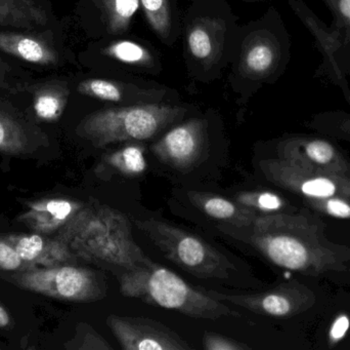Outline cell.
Wrapping results in <instances>:
<instances>
[{
	"mask_svg": "<svg viewBox=\"0 0 350 350\" xmlns=\"http://www.w3.org/2000/svg\"><path fill=\"white\" fill-rule=\"evenodd\" d=\"M249 228L251 246L281 268L312 277L347 271L349 253L323 238L324 224L316 218L267 214Z\"/></svg>",
	"mask_w": 350,
	"mask_h": 350,
	"instance_id": "1",
	"label": "cell"
},
{
	"mask_svg": "<svg viewBox=\"0 0 350 350\" xmlns=\"http://www.w3.org/2000/svg\"><path fill=\"white\" fill-rule=\"evenodd\" d=\"M55 238L80 259L126 269L152 263L133 240L127 216L108 205H86L57 232Z\"/></svg>",
	"mask_w": 350,
	"mask_h": 350,
	"instance_id": "2",
	"label": "cell"
},
{
	"mask_svg": "<svg viewBox=\"0 0 350 350\" xmlns=\"http://www.w3.org/2000/svg\"><path fill=\"white\" fill-rule=\"evenodd\" d=\"M119 282L124 297L135 298L191 318L214 321L226 316H240L239 312L226 304L204 291L193 289L178 275L154 262L147 266L126 269Z\"/></svg>",
	"mask_w": 350,
	"mask_h": 350,
	"instance_id": "3",
	"label": "cell"
},
{
	"mask_svg": "<svg viewBox=\"0 0 350 350\" xmlns=\"http://www.w3.org/2000/svg\"><path fill=\"white\" fill-rule=\"evenodd\" d=\"M183 113L178 107L157 104L106 109L85 117L77 133L96 147L131 140L143 141L154 137Z\"/></svg>",
	"mask_w": 350,
	"mask_h": 350,
	"instance_id": "4",
	"label": "cell"
},
{
	"mask_svg": "<svg viewBox=\"0 0 350 350\" xmlns=\"http://www.w3.org/2000/svg\"><path fill=\"white\" fill-rule=\"evenodd\" d=\"M137 227L177 266L201 279L230 277L234 266L197 236L155 219L135 220Z\"/></svg>",
	"mask_w": 350,
	"mask_h": 350,
	"instance_id": "5",
	"label": "cell"
},
{
	"mask_svg": "<svg viewBox=\"0 0 350 350\" xmlns=\"http://www.w3.org/2000/svg\"><path fill=\"white\" fill-rule=\"evenodd\" d=\"M16 287L63 301H100L107 296V287L96 271L76 264L18 271L6 277Z\"/></svg>",
	"mask_w": 350,
	"mask_h": 350,
	"instance_id": "6",
	"label": "cell"
},
{
	"mask_svg": "<svg viewBox=\"0 0 350 350\" xmlns=\"http://www.w3.org/2000/svg\"><path fill=\"white\" fill-rule=\"evenodd\" d=\"M258 164L267 180L302 197L304 203L332 197L350 199L347 177L302 168L278 158L260 160Z\"/></svg>",
	"mask_w": 350,
	"mask_h": 350,
	"instance_id": "7",
	"label": "cell"
},
{
	"mask_svg": "<svg viewBox=\"0 0 350 350\" xmlns=\"http://www.w3.org/2000/svg\"><path fill=\"white\" fill-rule=\"evenodd\" d=\"M298 18L312 33L317 47L323 55V62L314 77H326L342 90L345 101L350 106V88L347 73L350 72V45L341 35L327 26L302 0H288Z\"/></svg>",
	"mask_w": 350,
	"mask_h": 350,
	"instance_id": "8",
	"label": "cell"
},
{
	"mask_svg": "<svg viewBox=\"0 0 350 350\" xmlns=\"http://www.w3.org/2000/svg\"><path fill=\"white\" fill-rule=\"evenodd\" d=\"M204 292L218 301L228 302L254 314L271 318H292L310 310L316 302V298L310 290L296 284H282L262 293Z\"/></svg>",
	"mask_w": 350,
	"mask_h": 350,
	"instance_id": "9",
	"label": "cell"
},
{
	"mask_svg": "<svg viewBox=\"0 0 350 350\" xmlns=\"http://www.w3.org/2000/svg\"><path fill=\"white\" fill-rule=\"evenodd\" d=\"M278 158L290 164L350 178V162L332 142L316 136L294 135L279 142Z\"/></svg>",
	"mask_w": 350,
	"mask_h": 350,
	"instance_id": "10",
	"label": "cell"
},
{
	"mask_svg": "<svg viewBox=\"0 0 350 350\" xmlns=\"http://www.w3.org/2000/svg\"><path fill=\"white\" fill-rule=\"evenodd\" d=\"M107 325L125 350H189L193 349L172 329L156 321L111 314Z\"/></svg>",
	"mask_w": 350,
	"mask_h": 350,
	"instance_id": "11",
	"label": "cell"
},
{
	"mask_svg": "<svg viewBox=\"0 0 350 350\" xmlns=\"http://www.w3.org/2000/svg\"><path fill=\"white\" fill-rule=\"evenodd\" d=\"M0 53L42 69L55 68L62 60L51 29L43 31L0 29Z\"/></svg>",
	"mask_w": 350,
	"mask_h": 350,
	"instance_id": "12",
	"label": "cell"
},
{
	"mask_svg": "<svg viewBox=\"0 0 350 350\" xmlns=\"http://www.w3.org/2000/svg\"><path fill=\"white\" fill-rule=\"evenodd\" d=\"M203 146V121L193 119L168 132L152 146V151L164 164L183 171L199 160Z\"/></svg>",
	"mask_w": 350,
	"mask_h": 350,
	"instance_id": "13",
	"label": "cell"
},
{
	"mask_svg": "<svg viewBox=\"0 0 350 350\" xmlns=\"http://www.w3.org/2000/svg\"><path fill=\"white\" fill-rule=\"evenodd\" d=\"M4 238L14 247L25 262L37 267H53L57 265L77 264L76 256L69 247L59 238H49L44 234H8Z\"/></svg>",
	"mask_w": 350,
	"mask_h": 350,
	"instance_id": "14",
	"label": "cell"
},
{
	"mask_svg": "<svg viewBox=\"0 0 350 350\" xmlns=\"http://www.w3.org/2000/svg\"><path fill=\"white\" fill-rule=\"evenodd\" d=\"M0 90V153L22 154L30 149L42 133L6 98Z\"/></svg>",
	"mask_w": 350,
	"mask_h": 350,
	"instance_id": "15",
	"label": "cell"
},
{
	"mask_svg": "<svg viewBox=\"0 0 350 350\" xmlns=\"http://www.w3.org/2000/svg\"><path fill=\"white\" fill-rule=\"evenodd\" d=\"M85 205L73 199H41L28 203V209L18 216V221L36 234L49 236L59 232Z\"/></svg>",
	"mask_w": 350,
	"mask_h": 350,
	"instance_id": "16",
	"label": "cell"
},
{
	"mask_svg": "<svg viewBox=\"0 0 350 350\" xmlns=\"http://www.w3.org/2000/svg\"><path fill=\"white\" fill-rule=\"evenodd\" d=\"M25 92L32 96L33 113L41 121H57L69 97L67 84L59 79H34Z\"/></svg>",
	"mask_w": 350,
	"mask_h": 350,
	"instance_id": "17",
	"label": "cell"
},
{
	"mask_svg": "<svg viewBox=\"0 0 350 350\" xmlns=\"http://www.w3.org/2000/svg\"><path fill=\"white\" fill-rule=\"evenodd\" d=\"M191 203L204 214L238 227H251L259 214L213 193L189 192Z\"/></svg>",
	"mask_w": 350,
	"mask_h": 350,
	"instance_id": "18",
	"label": "cell"
},
{
	"mask_svg": "<svg viewBox=\"0 0 350 350\" xmlns=\"http://www.w3.org/2000/svg\"><path fill=\"white\" fill-rule=\"evenodd\" d=\"M49 10L23 0H0V29L43 31L49 29Z\"/></svg>",
	"mask_w": 350,
	"mask_h": 350,
	"instance_id": "19",
	"label": "cell"
},
{
	"mask_svg": "<svg viewBox=\"0 0 350 350\" xmlns=\"http://www.w3.org/2000/svg\"><path fill=\"white\" fill-rule=\"evenodd\" d=\"M287 51L285 42H281L275 35L261 37L247 53V69L258 76L271 75L281 67Z\"/></svg>",
	"mask_w": 350,
	"mask_h": 350,
	"instance_id": "20",
	"label": "cell"
},
{
	"mask_svg": "<svg viewBox=\"0 0 350 350\" xmlns=\"http://www.w3.org/2000/svg\"><path fill=\"white\" fill-rule=\"evenodd\" d=\"M234 201L257 214L288 213L287 201L271 191H243L234 195Z\"/></svg>",
	"mask_w": 350,
	"mask_h": 350,
	"instance_id": "21",
	"label": "cell"
},
{
	"mask_svg": "<svg viewBox=\"0 0 350 350\" xmlns=\"http://www.w3.org/2000/svg\"><path fill=\"white\" fill-rule=\"evenodd\" d=\"M0 53V90L16 96L24 94L27 86L35 79L29 70Z\"/></svg>",
	"mask_w": 350,
	"mask_h": 350,
	"instance_id": "22",
	"label": "cell"
},
{
	"mask_svg": "<svg viewBox=\"0 0 350 350\" xmlns=\"http://www.w3.org/2000/svg\"><path fill=\"white\" fill-rule=\"evenodd\" d=\"M106 162L123 176L135 177L143 174L147 168L144 148L127 146L107 156Z\"/></svg>",
	"mask_w": 350,
	"mask_h": 350,
	"instance_id": "23",
	"label": "cell"
},
{
	"mask_svg": "<svg viewBox=\"0 0 350 350\" xmlns=\"http://www.w3.org/2000/svg\"><path fill=\"white\" fill-rule=\"evenodd\" d=\"M111 30H124L139 10V0H100Z\"/></svg>",
	"mask_w": 350,
	"mask_h": 350,
	"instance_id": "24",
	"label": "cell"
},
{
	"mask_svg": "<svg viewBox=\"0 0 350 350\" xmlns=\"http://www.w3.org/2000/svg\"><path fill=\"white\" fill-rule=\"evenodd\" d=\"M139 1L143 4L148 20L154 30L161 36H168L172 28L168 0H139Z\"/></svg>",
	"mask_w": 350,
	"mask_h": 350,
	"instance_id": "25",
	"label": "cell"
},
{
	"mask_svg": "<svg viewBox=\"0 0 350 350\" xmlns=\"http://www.w3.org/2000/svg\"><path fill=\"white\" fill-rule=\"evenodd\" d=\"M332 14L331 26L350 45V0H322Z\"/></svg>",
	"mask_w": 350,
	"mask_h": 350,
	"instance_id": "26",
	"label": "cell"
},
{
	"mask_svg": "<svg viewBox=\"0 0 350 350\" xmlns=\"http://www.w3.org/2000/svg\"><path fill=\"white\" fill-rule=\"evenodd\" d=\"M78 92L82 95L112 102H118L122 98L120 88L113 82L104 79L84 80L78 86Z\"/></svg>",
	"mask_w": 350,
	"mask_h": 350,
	"instance_id": "27",
	"label": "cell"
},
{
	"mask_svg": "<svg viewBox=\"0 0 350 350\" xmlns=\"http://www.w3.org/2000/svg\"><path fill=\"white\" fill-rule=\"evenodd\" d=\"M107 53L124 63L137 64L150 61L149 53L141 45L131 41L114 43L107 49Z\"/></svg>",
	"mask_w": 350,
	"mask_h": 350,
	"instance_id": "28",
	"label": "cell"
},
{
	"mask_svg": "<svg viewBox=\"0 0 350 350\" xmlns=\"http://www.w3.org/2000/svg\"><path fill=\"white\" fill-rule=\"evenodd\" d=\"M312 210L335 219L350 220V199L341 197L306 201Z\"/></svg>",
	"mask_w": 350,
	"mask_h": 350,
	"instance_id": "29",
	"label": "cell"
},
{
	"mask_svg": "<svg viewBox=\"0 0 350 350\" xmlns=\"http://www.w3.org/2000/svg\"><path fill=\"white\" fill-rule=\"evenodd\" d=\"M32 268L35 266L25 262L14 247L4 236H0V271H24Z\"/></svg>",
	"mask_w": 350,
	"mask_h": 350,
	"instance_id": "30",
	"label": "cell"
},
{
	"mask_svg": "<svg viewBox=\"0 0 350 350\" xmlns=\"http://www.w3.org/2000/svg\"><path fill=\"white\" fill-rule=\"evenodd\" d=\"M189 47L191 53L198 59H206L212 51L209 35L204 29L193 28L189 35Z\"/></svg>",
	"mask_w": 350,
	"mask_h": 350,
	"instance_id": "31",
	"label": "cell"
},
{
	"mask_svg": "<svg viewBox=\"0 0 350 350\" xmlns=\"http://www.w3.org/2000/svg\"><path fill=\"white\" fill-rule=\"evenodd\" d=\"M203 347L207 350H246L250 349L248 345L239 342L234 339L215 334L205 333L203 337Z\"/></svg>",
	"mask_w": 350,
	"mask_h": 350,
	"instance_id": "32",
	"label": "cell"
},
{
	"mask_svg": "<svg viewBox=\"0 0 350 350\" xmlns=\"http://www.w3.org/2000/svg\"><path fill=\"white\" fill-rule=\"evenodd\" d=\"M350 329V318L349 314L341 312L335 316L328 330V341L331 347L340 343L349 334Z\"/></svg>",
	"mask_w": 350,
	"mask_h": 350,
	"instance_id": "33",
	"label": "cell"
},
{
	"mask_svg": "<svg viewBox=\"0 0 350 350\" xmlns=\"http://www.w3.org/2000/svg\"><path fill=\"white\" fill-rule=\"evenodd\" d=\"M10 323L12 320H10V314L3 306L0 305V328H6L10 326Z\"/></svg>",
	"mask_w": 350,
	"mask_h": 350,
	"instance_id": "34",
	"label": "cell"
},
{
	"mask_svg": "<svg viewBox=\"0 0 350 350\" xmlns=\"http://www.w3.org/2000/svg\"><path fill=\"white\" fill-rule=\"evenodd\" d=\"M23 1L28 3L29 5L35 6V8H43V10H49L46 6V0H23Z\"/></svg>",
	"mask_w": 350,
	"mask_h": 350,
	"instance_id": "35",
	"label": "cell"
}]
</instances>
